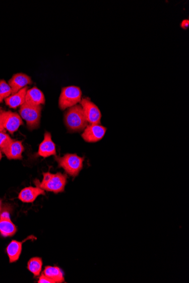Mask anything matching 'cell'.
I'll return each instance as SVG.
<instances>
[{"label": "cell", "instance_id": "obj_3", "mask_svg": "<svg viewBox=\"0 0 189 283\" xmlns=\"http://www.w3.org/2000/svg\"><path fill=\"white\" fill-rule=\"evenodd\" d=\"M54 159L59 168L64 169L67 174L73 177H76L79 175L85 160L84 157L76 154H67L62 157L55 156Z\"/></svg>", "mask_w": 189, "mask_h": 283}, {"label": "cell", "instance_id": "obj_18", "mask_svg": "<svg viewBox=\"0 0 189 283\" xmlns=\"http://www.w3.org/2000/svg\"><path fill=\"white\" fill-rule=\"evenodd\" d=\"M42 259L39 257H34L30 259L27 264V268L34 276L37 277L40 275L41 269H42Z\"/></svg>", "mask_w": 189, "mask_h": 283}, {"label": "cell", "instance_id": "obj_19", "mask_svg": "<svg viewBox=\"0 0 189 283\" xmlns=\"http://www.w3.org/2000/svg\"><path fill=\"white\" fill-rule=\"evenodd\" d=\"M13 140L8 134L4 131L0 132V150L5 155L6 154Z\"/></svg>", "mask_w": 189, "mask_h": 283}, {"label": "cell", "instance_id": "obj_8", "mask_svg": "<svg viewBox=\"0 0 189 283\" xmlns=\"http://www.w3.org/2000/svg\"><path fill=\"white\" fill-rule=\"evenodd\" d=\"M3 119L4 128L11 134L16 132L18 128L24 124L20 115L11 111L4 110Z\"/></svg>", "mask_w": 189, "mask_h": 283}, {"label": "cell", "instance_id": "obj_15", "mask_svg": "<svg viewBox=\"0 0 189 283\" xmlns=\"http://www.w3.org/2000/svg\"><path fill=\"white\" fill-rule=\"evenodd\" d=\"M24 151V147L22 142L13 140L6 156L9 160H22V153Z\"/></svg>", "mask_w": 189, "mask_h": 283}, {"label": "cell", "instance_id": "obj_17", "mask_svg": "<svg viewBox=\"0 0 189 283\" xmlns=\"http://www.w3.org/2000/svg\"><path fill=\"white\" fill-rule=\"evenodd\" d=\"M17 227L11 220L0 219V234L3 237H11L17 233Z\"/></svg>", "mask_w": 189, "mask_h": 283}, {"label": "cell", "instance_id": "obj_1", "mask_svg": "<svg viewBox=\"0 0 189 283\" xmlns=\"http://www.w3.org/2000/svg\"><path fill=\"white\" fill-rule=\"evenodd\" d=\"M64 123L70 132L84 130L88 123L81 105L77 104L68 109L64 115Z\"/></svg>", "mask_w": 189, "mask_h": 283}, {"label": "cell", "instance_id": "obj_7", "mask_svg": "<svg viewBox=\"0 0 189 283\" xmlns=\"http://www.w3.org/2000/svg\"><path fill=\"white\" fill-rule=\"evenodd\" d=\"M107 131V128L100 124H90L84 129L82 137L87 143H96L102 139Z\"/></svg>", "mask_w": 189, "mask_h": 283}, {"label": "cell", "instance_id": "obj_5", "mask_svg": "<svg viewBox=\"0 0 189 283\" xmlns=\"http://www.w3.org/2000/svg\"><path fill=\"white\" fill-rule=\"evenodd\" d=\"M41 110L42 106L41 105L31 106L25 103L21 106L20 115L26 122L29 130H34L39 127Z\"/></svg>", "mask_w": 189, "mask_h": 283}, {"label": "cell", "instance_id": "obj_24", "mask_svg": "<svg viewBox=\"0 0 189 283\" xmlns=\"http://www.w3.org/2000/svg\"><path fill=\"white\" fill-rule=\"evenodd\" d=\"M189 26V21L188 19L183 20L182 22L181 23V27L183 30H186L188 29Z\"/></svg>", "mask_w": 189, "mask_h": 283}, {"label": "cell", "instance_id": "obj_20", "mask_svg": "<svg viewBox=\"0 0 189 283\" xmlns=\"http://www.w3.org/2000/svg\"><path fill=\"white\" fill-rule=\"evenodd\" d=\"M12 95V89L10 86L6 81L0 80V103Z\"/></svg>", "mask_w": 189, "mask_h": 283}, {"label": "cell", "instance_id": "obj_4", "mask_svg": "<svg viewBox=\"0 0 189 283\" xmlns=\"http://www.w3.org/2000/svg\"><path fill=\"white\" fill-rule=\"evenodd\" d=\"M82 92L80 87L69 86L62 88L58 101L59 109L65 110L80 103Z\"/></svg>", "mask_w": 189, "mask_h": 283}, {"label": "cell", "instance_id": "obj_26", "mask_svg": "<svg viewBox=\"0 0 189 283\" xmlns=\"http://www.w3.org/2000/svg\"><path fill=\"white\" fill-rule=\"evenodd\" d=\"M2 157H3V156H2V152L1 150H0V161L2 160Z\"/></svg>", "mask_w": 189, "mask_h": 283}, {"label": "cell", "instance_id": "obj_22", "mask_svg": "<svg viewBox=\"0 0 189 283\" xmlns=\"http://www.w3.org/2000/svg\"><path fill=\"white\" fill-rule=\"evenodd\" d=\"M39 283H54L53 280L50 279L47 276H45L43 273H41L40 276L39 277V280L38 281Z\"/></svg>", "mask_w": 189, "mask_h": 283}, {"label": "cell", "instance_id": "obj_16", "mask_svg": "<svg viewBox=\"0 0 189 283\" xmlns=\"http://www.w3.org/2000/svg\"><path fill=\"white\" fill-rule=\"evenodd\" d=\"M43 273L54 283L65 282L64 272L61 269L57 266H46Z\"/></svg>", "mask_w": 189, "mask_h": 283}, {"label": "cell", "instance_id": "obj_11", "mask_svg": "<svg viewBox=\"0 0 189 283\" xmlns=\"http://www.w3.org/2000/svg\"><path fill=\"white\" fill-rule=\"evenodd\" d=\"M40 195H45V191L38 187H29L23 189L18 196V198L25 203H32Z\"/></svg>", "mask_w": 189, "mask_h": 283}, {"label": "cell", "instance_id": "obj_13", "mask_svg": "<svg viewBox=\"0 0 189 283\" xmlns=\"http://www.w3.org/2000/svg\"><path fill=\"white\" fill-rule=\"evenodd\" d=\"M34 236H29L23 242L16 240H13L9 244L7 248V252L11 263L15 262L19 259L22 249V244L24 241L33 238Z\"/></svg>", "mask_w": 189, "mask_h": 283}, {"label": "cell", "instance_id": "obj_12", "mask_svg": "<svg viewBox=\"0 0 189 283\" xmlns=\"http://www.w3.org/2000/svg\"><path fill=\"white\" fill-rule=\"evenodd\" d=\"M45 103L43 93L38 88L34 87L27 90L26 95L25 103L31 106H39Z\"/></svg>", "mask_w": 189, "mask_h": 283}, {"label": "cell", "instance_id": "obj_23", "mask_svg": "<svg viewBox=\"0 0 189 283\" xmlns=\"http://www.w3.org/2000/svg\"><path fill=\"white\" fill-rule=\"evenodd\" d=\"M4 110L2 108L0 107V132H3L5 130L3 125V115L4 112Z\"/></svg>", "mask_w": 189, "mask_h": 283}, {"label": "cell", "instance_id": "obj_6", "mask_svg": "<svg viewBox=\"0 0 189 283\" xmlns=\"http://www.w3.org/2000/svg\"><path fill=\"white\" fill-rule=\"evenodd\" d=\"M87 123L100 124L101 113L100 109L89 98L82 99L80 102Z\"/></svg>", "mask_w": 189, "mask_h": 283}, {"label": "cell", "instance_id": "obj_2", "mask_svg": "<svg viewBox=\"0 0 189 283\" xmlns=\"http://www.w3.org/2000/svg\"><path fill=\"white\" fill-rule=\"evenodd\" d=\"M43 179L40 182L38 179L34 181L36 187H39L47 192L58 193L64 191L67 183V175L61 173L51 174L44 173Z\"/></svg>", "mask_w": 189, "mask_h": 283}, {"label": "cell", "instance_id": "obj_27", "mask_svg": "<svg viewBox=\"0 0 189 283\" xmlns=\"http://www.w3.org/2000/svg\"><path fill=\"white\" fill-rule=\"evenodd\" d=\"M1 210H0V213H1Z\"/></svg>", "mask_w": 189, "mask_h": 283}, {"label": "cell", "instance_id": "obj_21", "mask_svg": "<svg viewBox=\"0 0 189 283\" xmlns=\"http://www.w3.org/2000/svg\"><path fill=\"white\" fill-rule=\"evenodd\" d=\"M11 208L9 205H3L1 213H0V219L11 220Z\"/></svg>", "mask_w": 189, "mask_h": 283}, {"label": "cell", "instance_id": "obj_9", "mask_svg": "<svg viewBox=\"0 0 189 283\" xmlns=\"http://www.w3.org/2000/svg\"><path fill=\"white\" fill-rule=\"evenodd\" d=\"M38 155L43 158L56 156V145L52 140L50 133L45 132L44 140L39 146Z\"/></svg>", "mask_w": 189, "mask_h": 283}, {"label": "cell", "instance_id": "obj_10", "mask_svg": "<svg viewBox=\"0 0 189 283\" xmlns=\"http://www.w3.org/2000/svg\"><path fill=\"white\" fill-rule=\"evenodd\" d=\"M31 78L25 74L18 73L14 75L9 81L12 89V95L20 91L27 86L32 84Z\"/></svg>", "mask_w": 189, "mask_h": 283}, {"label": "cell", "instance_id": "obj_25", "mask_svg": "<svg viewBox=\"0 0 189 283\" xmlns=\"http://www.w3.org/2000/svg\"><path fill=\"white\" fill-rule=\"evenodd\" d=\"M2 207H3L2 200L1 199H0V210L2 209Z\"/></svg>", "mask_w": 189, "mask_h": 283}, {"label": "cell", "instance_id": "obj_14", "mask_svg": "<svg viewBox=\"0 0 189 283\" xmlns=\"http://www.w3.org/2000/svg\"><path fill=\"white\" fill-rule=\"evenodd\" d=\"M28 87L22 88V90L8 97L5 101L7 106L12 109H16L25 103L26 95Z\"/></svg>", "mask_w": 189, "mask_h": 283}]
</instances>
